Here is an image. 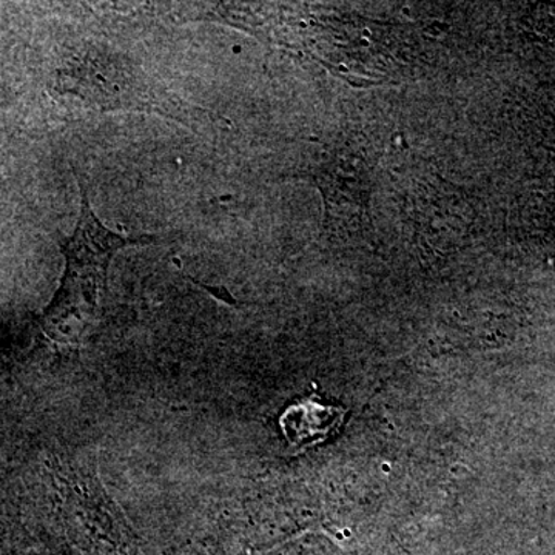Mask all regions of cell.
I'll use <instances>...</instances> for the list:
<instances>
[{"label":"cell","instance_id":"1","mask_svg":"<svg viewBox=\"0 0 555 555\" xmlns=\"http://www.w3.org/2000/svg\"><path fill=\"white\" fill-rule=\"evenodd\" d=\"M82 184V182H80ZM169 236H126L102 224L82 184L78 225L64 244L65 273L60 292L43 315L47 335L60 343H79L101 315L109 262L122 248L163 243Z\"/></svg>","mask_w":555,"mask_h":555},{"label":"cell","instance_id":"2","mask_svg":"<svg viewBox=\"0 0 555 555\" xmlns=\"http://www.w3.org/2000/svg\"><path fill=\"white\" fill-rule=\"evenodd\" d=\"M72 68H65L61 78L68 83L67 90L80 98L89 107L142 108L160 115L181 119L192 118V112L182 105L170 91L164 90L160 83L150 78L147 73L115 54H101L89 51L82 60L73 61Z\"/></svg>","mask_w":555,"mask_h":555},{"label":"cell","instance_id":"3","mask_svg":"<svg viewBox=\"0 0 555 555\" xmlns=\"http://www.w3.org/2000/svg\"><path fill=\"white\" fill-rule=\"evenodd\" d=\"M346 409L324 403L317 393L302 398L281 415L280 426L292 448L308 449L331 437L345 422Z\"/></svg>","mask_w":555,"mask_h":555}]
</instances>
